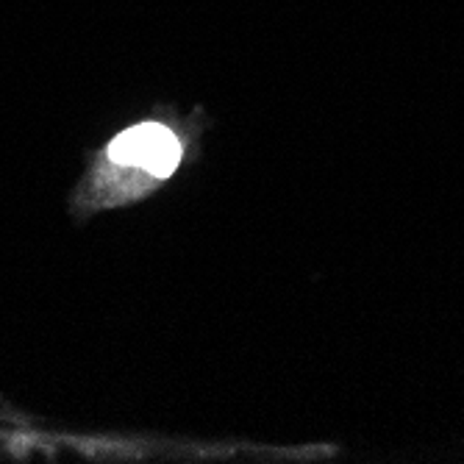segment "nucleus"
<instances>
[{
    "instance_id": "1",
    "label": "nucleus",
    "mask_w": 464,
    "mask_h": 464,
    "mask_svg": "<svg viewBox=\"0 0 464 464\" xmlns=\"http://www.w3.org/2000/svg\"><path fill=\"white\" fill-rule=\"evenodd\" d=\"M184 156V142L161 122H142L122 131L106 150V170L140 173L142 184L170 176Z\"/></svg>"
}]
</instances>
